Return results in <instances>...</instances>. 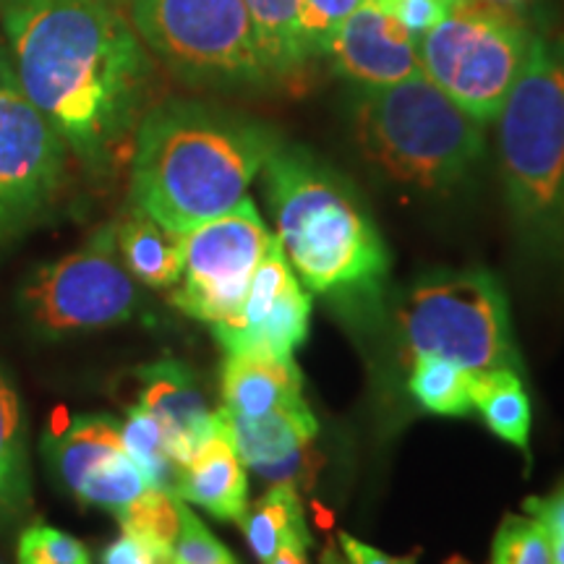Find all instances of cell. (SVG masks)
<instances>
[{"label":"cell","mask_w":564,"mask_h":564,"mask_svg":"<svg viewBox=\"0 0 564 564\" xmlns=\"http://www.w3.org/2000/svg\"><path fill=\"white\" fill-rule=\"evenodd\" d=\"M6 51L21 87L70 158L110 175L150 110L152 55L126 6L112 0H40L0 9Z\"/></svg>","instance_id":"1"},{"label":"cell","mask_w":564,"mask_h":564,"mask_svg":"<svg viewBox=\"0 0 564 564\" xmlns=\"http://www.w3.org/2000/svg\"><path fill=\"white\" fill-rule=\"evenodd\" d=\"M278 144L270 126L220 105H152L133 133L131 207L183 236L238 207Z\"/></svg>","instance_id":"2"},{"label":"cell","mask_w":564,"mask_h":564,"mask_svg":"<svg viewBox=\"0 0 564 564\" xmlns=\"http://www.w3.org/2000/svg\"><path fill=\"white\" fill-rule=\"evenodd\" d=\"M262 173L280 249L303 285L345 306L377 301L390 251L356 188L295 144L274 147Z\"/></svg>","instance_id":"3"},{"label":"cell","mask_w":564,"mask_h":564,"mask_svg":"<svg viewBox=\"0 0 564 564\" xmlns=\"http://www.w3.org/2000/svg\"><path fill=\"white\" fill-rule=\"evenodd\" d=\"M497 123L514 230L533 253L564 259V30L539 26Z\"/></svg>","instance_id":"4"},{"label":"cell","mask_w":564,"mask_h":564,"mask_svg":"<svg viewBox=\"0 0 564 564\" xmlns=\"http://www.w3.org/2000/svg\"><path fill=\"white\" fill-rule=\"evenodd\" d=\"M358 150L384 178L421 194H449L484 158V123L449 100L426 74L352 100Z\"/></svg>","instance_id":"5"},{"label":"cell","mask_w":564,"mask_h":564,"mask_svg":"<svg viewBox=\"0 0 564 564\" xmlns=\"http://www.w3.org/2000/svg\"><path fill=\"white\" fill-rule=\"evenodd\" d=\"M139 40L194 89L257 95L280 87L243 0H129Z\"/></svg>","instance_id":"6"},{"label":"cell","mask_w":564,"mask_h":564,"mask_svg":"<svg viewBox=\"0 0 564 564\" xmlns=\"http://www.w3.org/2000/svg\"><path fill=\"white\" fill-rule=\"evenodd\" d=\"M539 26L520 9L460 0L419 40L421 68L478 123H494Z\"/></svg>","instance_id":"7"},{"label":"cell","mask_w":564,"mask_h":564,"mask_svg":"<svg viewBox=\"0 0 564 564\" xmlns=\"http://www.w3.org/2000/svg\"><path fill=\"white\" fill-rule=\"evenodd\" d=\"M398 319L413 358H447L474 377L494 369H523L507 295L497 278L484 270L421 280L408 293Z\"/></svg>","instance_id":"8"},{"label":"cell","mask_w":564,"mask_h":564,"mask_svg":"<svg viewBox=\"0 0 564 564\" xmlns=\"http://www.w3.org/2000/svg\"><path fill=\"white\" fill-rule=\"evenodd\" d=\"M19 303L26 324L45 340L131 322L139 291L118 251L116 223L100 225L79 249L37 267Z\"/></svg>","instance_id":"9"},{"label":"cell","mask_w":564,"mask_h":564,"mask_svg":"<svg viewBox=\"0 0 564 564\" xmlns=\"http://www.w3.org/2000/svg\"><path fill=\"white\" fill-rule=\"evenodd\" d=\"M70 152L21 87L0 42V246L17 241L61 202Z\"/></svg>","instance_id":"10"},{"label":"cell","mask_w":564,"mask_h":564,"mask_svg":"<svg viewBox=\"0 0 564 564\" xmlns=\"http://www.w3.org/2000/svg\"><path fill=\"white\" fill-rule=\"evenodd\" d=\"M272 241L274 236L249 196L215 220L183 232V272L171 303L207 324L230 319L241 308Z\"/></svg>","instance_id":"11"},{"label":"cell","mask_w":564,"mask_h":564,"mask_svg":"<svg viewBox=\"0 0 564 564\" xmlns=\"http://www.w3.org/2000/svg\"><path fill=\"white\" fill-rule=\"evenodd\" d=\"M324 55L356 89L392 87L423 74L419 40L379 0H361L337 26Z\"/></svg>","instance_id":"12"},{"label":"cell","mask_w":564,"mask_h":564,"mask_svg":"<svg viewBox=\"0 0 564 564\" xmlns=\"http://www.w3.org/2000/svg\"><path fill=\"white\" fill-rule=\"evenodd\" d=\"M223 413L246 468L272 486L285 484L293 489L295 486L312 489L322 463L314 449L319 421L314 419L312 408L257 415V419L236 415L225 408Z\"/></svg>","instance_id":"13"},{"label":"cell","mask_w":564,"mask_h":564,"mask_svg":"<svg viewBox=\"0 0 564 564\" xmlns=\"http://www.w3.org/2000/svg\"><path fill=\"white\" fill-rule=\"evenodd\" d=\"M137 377L141 382L139 405L160 421L167 455L183 468L220 429L223 411H209L194 371L173 358L141 366Z\"/></svg>","instance_id":"14"},{"label":"cell","mask_w":564,"mask_h":564,"mask_svg":"<svg viewBox=\"0 0 564 564\" xmlns=\"http://www.w3.org/2000/svg\"><path fill=\"white\" fill-rule=\"evenodd\" d=\"M175 497L181 502L202 507L217 520H236L238 523L249 510V478H246L241 455L232 444L225 413L220 429L178 470Z\"/></svg>","instance_id":"15"},{"label":"cell","mask_w":564,"mask_h":564,"mask_svg":"<svg viewBox=\"0 0 564 564\" xmlns=\"http://www.w3.org/2000/svg\"><path fill=\"white\" fill-rule=\"evenodd\" d=\"M223 408L236 415L303 411V377L293 358L228 356L223 364Z\"/></svg>","instance_id":"16"},{"label":"cell","mask_w":564,"mask_h":564,"mask_svg":"<svg viewBox=\"0 0 564 564\" xmlns=\"http://www.w3.org/2000/svg\"><path fill=\"white\" fill-rule=\"evenodd\" d=\"M118 251L131 278L150 288H173L183 272V236L162 228L137 207L116 223Z\"/></svg>","instance_id":"17"},{"label":"cell","mask_w":564,"mask_h":564,"mask_svg":"<svg viewBox=\"0 0 564 564\" xmlns=\"http://www.w3.org/2000/svg\"><path fill=\"white\" fill-rule=\"evenodd\" d=\"M278 84L299 79L314 58L303 34V0H243Z\"/></svg>","instance_id":"18"},{"label":"cell","mask_w":564,"mask_h":564,"mask_svg":"<svg viewBox=\"0 0 564 564\" xmlns=\"http://www.w3.org/2000/svg\"><path fill=\"white\" fill-rule=\"evenodd\" d=\"M312 319V299L303 291L299 278L285 282L272 312L249 333L232 337L223 345L228 356H264V358H293L308 335Z\"/></svg>","instance_id":"19"},{"label":"cell","mask_w":564,"mask_h":564,"mask_svg":"<svg viewBox=\"0 0 564 564\" xmlns=\"http://www.w3.org/2000/svg\"><path fill=\"white\" fill-rule=\"evenodd\" d=\"M121 426L110 415H82L47 440L45 453L53 470L58 474L68 491H76V486L84 481L95 465L108 460L110 455L121 453Z\"/></svg>","instance_id":"20"},{"label":"cell","mask_w":564,"mask_h":564,"mask_svg":"<svg viewBox=\"0 0 564 564\" xmlns=\"http://www.w3.org/2000/svg\"><path fill=\"white\" fill-rule=\"evenodd\" d=\"M470 400L481 413L486 426L491 429L499 440L514 444L518 449L528 453V440H531V400L520 379V371L494 369L474 377L470 387Z\"/></svg>","instance_id":"21"},{"label":"cell","mask_w":564,"mask_h":564,"mask_svg":"<svg viewBox=\"0 0 564 564\" xmlns=\"http://www.w3.org/2000/svg\"><path fill=\"white\" fill-rule=\"evenodd\" d=\"M238 525H241L253 556L262 564H270L285 541L312 539L306 520H303L299 491L285 484L272 486L262 499H257V505L243 512Z\"/></svg>","instance_id":"22"},{"label":"cell","mask_w":564,"mask_h":564,"mask_svg":"<svg viewBox=\"0 0 564 564\" xmlns=\"http://www.w3.org/2000/svg\"><path fill=\"white\" fill-rule=\"evenodd\" d=\"M470 387H474V373L440 356L415 358L408 379V390L419 400V405L436 415H468L474 411Z\"/></svg>","instance_id":"23"},{"label":"cell","mask_w":564,"mask_h":564,"mask_svg":"<svg viewBox=\"0 0 564 564\" xmlns=\"http://www.w3.org/2000/svg\"><path fill=\"white\" fill-rule=\"evenodd\" d=\"M121 440L126 453H129L131 460L144 474L147 484L152 489L175 494L181 468L167 455L165 434H162L160 421L144 405H133L129 415H126V423L121 426Z\"/></svg>","instance_id":"24"},{"label":"cell","mask_w":564,"mask_h":564,"mask_svg":"<svg viewBox=\"0 0 564 564\" xmlns=\"http://www.w3.org/2000/svg\"><path fill=\"white\" fill-rule=\"evenodd\" d=\"M118 523L126 533L150 541L154 549L171 556L181 528V499L171 491H160L150 486L137 502L118 514Z\"/></svg>","instance_id":"25"},{"label":"cell","mask_w":564,"mask_h":564,"mask_svg":"<svg viewBox=\"0 0 564 564\" xmlns=\"http://www.w3.org/2000/svg\"><path fill=\"white\" fill-rule=\"evenodd\" d=\"M465 564V562H449ZM491 564H554L552 533L549 528L528 514H507L494 535Z\"/></svg>","instance_id":"26"},{"label":"cell","mask_w":564,"mask_h":564,"mask_svg":"<svg viewBox=\"0 0 564 564\" xmlns=\"http://www.w3.org/2000/svg\"><path fill=\"white\" fill-rule=\"evenodd\" d=\"M24 476V419L9 373L0 369V502L19 494Z\"/></svg>","instance_id":"27"},{"label":"cell","mask_w":564,"mask_h":564,"mask_svg":"<svg viewBox=\"0 0 564 564\" xmlns=\"http://www.w3.org/2000/svg\"><path fill=\"white\" fill-rule=\"evenodd\" d=\"M17 560L19 564H91L89 549L79 539L47 523H34L21 533Z\"/></svg>","instance_id":"28"},{"label":"cell","mask_w":564,"mask_h":564,"mask_svg":"<svg viewBox=\"0 0 564 564\" xmlns=\"http://www.w3.org/2000/svg\"><path fill=\"white\" fill-rule=\"evenodd\" d=\"M171 564H238L223 541L209 533L196 514L181 502V528L173 544Z\"/></svg>","instance_id":"29"},{"label":"cell","mask_w":564,"mask_h":564,"mask_svg":"<svg viewBox=\"0 0 564 564\" xmlns=\"http://www.w3.org/2000/svg\"><path fill=\"white\" fill-rule=\"evenodd\" d=\"M361 0H303V34L312 55H324L337 26Z\"/></svg>","instance_id":"30"},{"label":"cell","mask_w":564,"mask_h":564,"mask_svg":"<svg viewBox=\"0 0 564 564\" xmlns=\"http://www.w3.org/2000/svg\"><path fill=\"white\" fill-rule=\"evenodd\" d=\"M415 40L434 30L457 0H379Z\"/></svg>","instance_id":"31"},{"label":"cell","mask_w":564,"mask_h":564,"mask_svg":"<svg viewBox=\"0 0 564 564\" xmlns=\"http://www.w3.org/2000/svg\"><path fill=\"white\" fill-rule=\"evenodd\" d=\"M102 564H171V556L154 549L150 541L123 531L112 544L105 546Z\"/></svg>","instance_id":"32"},{"label":"cell","mask_w":564,"mask_h":564,"mask_svg":"<svg viewBox=\"0 0 564 564\" xmlns=\"http://www.w3.org/2000/svg\"><path fill=\"white\" fill-rule=\"evenodd\" d=\"M523 507L531 518L541 520L549 528V533H564V484L546 497L525 499Z\"/></svg>","instance_id":"33"},{"label":"cell","mask_w":564,"mask_h":564,"mask_svg":"<svg viewBox=\"0 0 564 564\" xmlns=\"http://www.w3.org/2000/svg\"><path fill=\"white\" fill-rule=\"evenodd\" d=\"M340 552L350 564H415V554L390 556L379 552V549L364 544V541L352 539L348 533H340Z\"/></svg>","instance_id":"34"},{"label":"cell","mask_w":564,"mask_h":564,"mask_svg":"<svg viewBox=\"0 0 564 564\" xmlns=\"http://www.w3.org/2000/svg\"><path fill=\"white\" fill-rule=\"evenodd\" d=\"M308 546L312 539H291L278 549L270 564H308Z\"/></svg>","instance_id":"35"},{"label":"cell","mask_w":564,"mask_h":564,"mask_svg":"<svg viewBox=\"0 0 564 564\" xmlns=\"http://www.w3.org/2000/svg\"><path fill=\"white\" fill-rule=\"evenodd\" d=\"M322 564H350V562L345 560L340 549H335L333 544H329V546H324V552H322Z\"/></svg>","instance_id":"36"},{"label":"cell","mask_w":564,"mask_h":564,"mask_svg":"<svg viewBox=\"0 0 564 564\" xmlns=\"http://www.w3.org/2000/svg\"><path fill=\"white\" fill-rule=\"evenodd\" d=\"M554 564H564V533H552Z\"/></svg>","instance_id":"37"},{"label":"cell","mask_w":564,"mask_h":564,"mask_svg":"<svg viewBox=\"0 0 564 564\" xmlns=\"http://www.w3.org/2000/svg\"><path fill=\"white\" fill-rule=\"evenodd\" d=\"M460 3V0H457ZM478 3H494V6H510V9H520V6L533 3V0H478Z\"/></svg>","instance_id":"38"},{"label":"cell","mask_w":564,"mask_h":564,"mask_svg":"<svg viewBox=\"0 0 564 564\" xmlns=\"http://www.w3.org/2000/svg\"><path fill=\"white\" fill-rule=\"evenodd\" d=\"M24 3H40V0H0V9H9V6H24ZM112 3L126 6L129 0H112Z\"/></svg>","instance_id":"39"}]
</instances>
